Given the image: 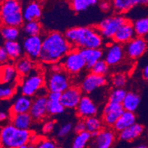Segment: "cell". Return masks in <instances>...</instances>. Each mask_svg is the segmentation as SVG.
<instances>
[{
  "instance_id": "cell-1",
  "label": "cell",
  "mask_w": 148,
  "mask_h": 148,
  "mask_svg": "<svg viewBox=\"0 0 148 148\" xmlns=\"http://www.w3.org/2000/svg\"><path fill=\"white\" fill-rule=\"evenodd\" d=\"M73 49L64 34L52 31L43 38L41 53L39 60L44 64H58Z\"/></svg>"
},
{
  "instance_id": "cell-2",
  "label": "cell",
  "mask_w": 148,
  "mask_h": 148,
  "mask_svg": "<svg viewBox=\"0 0 148 148\" xmlns=\"http://www.w3.org/2000/svg\"><path fill=\"white\" fill-rule=\"evenodd\" d=\"M72 47L78 49H100L103 38L95 27H75L69 28L64 33Z\"/></svg>"
},
{
  "instance_id": "cell-3",
  "label": "cell",
  "mask_w": 148,
  "mask_h": 148,
  "mask_svg": "<svg viewBox=\"0 0 148 148\" xmlns=\"http://www.w3.org/2000/svg\"><path fill=\"white\" fill-rule=\"evenodd\" d=\"M33 134L30 130H20L11 123L0 129V148H19L32 141Z\"/></svg>"
},
{
  "instance_id": "cell-4",
  "label": "cell",
  "mask_w": 148,
  "mask_h": 148,
  "mask_svg": "<svg viewBox=\"0 0 148 148\" xmlns=\"http://www.w3.org/2000/svg\"><path fill=\"white\" fill-rule=\"evenodd\" d=\"M23 8L16 0H6L0 3V22L4 26L18 27L24 25Z\"/></svg>"
},
{
  "instance_id": "cell-5",
  "label": "cell",
  "mask_w": 148,
  "mask_h": 148,
  "mask_svg": "<svg viewBox=\"0 0 148 148\" xmlns=\"http://www.w3.org/2000/svg\"><path fill=\"white\" fill-rule=\"evenodd\" d=\"M63 70L69 75H77L82 72L86 64L80 50L73 48L60 62Z\"/></svg>"
},
{
  "instance_id": "cell-6",
  "label": "cell",
  "mask_w": 148,
  "mask_h": 148,
  "mask_svg": "<svg viewBox=\"0 0 148 148\" xmlns=\"http://www.w3.org/2000/svg\"><path fill=\"white\" fill-rule=\"evenodd\" d=\"M46 80L44 75L34 72L29 76L24 77L20 85V91L22 95L32 97L37 96L42 88H44Z\"/></svg>"
},
{
  "instance_id": "cell-7",
  "label": "cell",
  "mask_w": 148,
  "mask_h": 148,
  "mask_svg": "<svg viewBox=\"0 0 148 148\" xmlns=\"http://www.w3.org/2000/svg\"><path fill=\"white\" fill-rule=\"evenodd\" d=\"M71 86L69 75L65 71L51 72L46 78L45 87L49 92L62 93Z\"/></svg>"
},
{
  "instance_id": "cell-8",
  "label": "cell",
  "mask_w": 148,
  "mask_h": 148,
  "mask_svg": "<svg viewBox=\"0 0 148 148\" xmlns=\"http://www.w3.org/2000/svg\"><path fill=\"white\" fill-rule=\"evenodd\" d=\"M127 21V18L121 15H114L102 20L97 28L103 38L106 39H113L118 29Z\"/></svg>"
},
{
  "instance_id": "cell-9",
  "label": "cell",
  "mask_w": 148,
  "mask_h": 148,
  "mask_svg": "<svg viewBox=\"0 0 148 148\" xmlns=\"http://www.w3.org/2000/svg\"><path fill=\"white\" fill-rule=\"evenodd\" d=\"M43 44V38L41 36H27L22 43L23 51L27 58L32 60L40 58Z\"/></svg>"
},
{
  "instance_id": "cell-10",
  "label": "cell",
  "mask_w": 148,
  "mask_h": 148,
  "mask_svg": "<svg viewBox=\"0 0 148 148\" xmlns=\"http://www.w3.org/2000/svg\"><path fill=\"white\" fill-rule=\"evenodd\" d=\"M83 96V91L80 87L71 86L61 94L60 102L65 109H75L77 108Z\"/></svg>"
},
{
  "instance_id": "cell-11",
  "label": "cell",
  "mask_w": 148,
  "mask_h": 148,
  "mask_svg": "<svg viewBox=\"0 0 148 148\" xmlns=\"http://www.w3.org/2000/svg\"><path fill=\"white\" fill-rule=\"evenodd\" d=\"M125 110L122 104L109 103L105 106L103 112V122L104 125L108 127H114L116 122L123 114Z\"/></svg>"
},
{
  "instance_id": "cell-12",
  "label": "cell",
  "mask_w": 148,
  "mask_h": 148,
  "mask_svg": "<svg viewBox=\"0 0 148 148\" xmlns=\"http://www.w3.org/2000/svg\"><path fill=\"white\" fill-rule=\"evenodd\" d=\"M106 83L107 79L106 76H101L91 72L82 80L80 88L83 93L88 95L97 90L98 88L106 86Z\"/></svg>"
},
{
  "instance_id": "cell-13",
  "label": "cell",
  "mask_w": 148,
  "mask_h": 148,
  "mask_svg": "<svg viewBox=\"0 0 148 148\" xmlns=\"http://www.w3.org/2000/svg\"><path fill=\"white\" fill-rule=\"evenodd\" d=\"M125 55V47L117 43H113L108 46L104 53V60L109 66L118 65L123 60Z\"/></svg>"
},
{
  "instance_id": "cell-14",
  "label": "cell",
  "mask_w": 148,
  "mask_h": 148,
  "mask_svg": "<svg viewBox=\"0 0 148 148\" xmlns=\"http://www.w3.org/2000/svg\"><path fill=\"white\" fill-rule=\"evenodd\" d=\"M147 49V43L142 37L136 36L134 39L125 44V54L131 59H138L142 57Z\"/></svg>"
},
{
  "instance_id": "cell-15",
  "label": "cell",
  "mask_w": 148,
  "mask_h": 148,
  "mask_svg": "<svg viewBox=\"0 0 148 148\" xmlns=\"http://www.w3.org/2000/svg\"><path fill=\"white\" fill-rule=\"evenodd\" d=\"M47 104L48 99L47 96L38 95L33 99L29 114L34 121L44 120L47 116Z\"/></svg>"
},
{
  "instance_id": "cell-16",
  "label": "cell",
  "mask_w": 148,
  "mask_h": 148,
  "mask_svg": "<svg viewBox=\"0 0 148 148\" xmlns=\"http://www.w3.org/2000/svg\"><path fill=\"white\" fill-rule=\"evenodd\" d=\"M77 114L80 118L86 119L91 116H95L98 112V108L91 97L84 95L76 108Z\"/></svg>"
},
{
  "instance_id": "cell-17",
  "label": "cell",
  "mask_w": 148,
  "mask_h": 148,
  "mask_svg": "<svg viewBox=\"0 0 148 148\" xmlns=\"http://www.w3.org/2000/svg\"><path fill=\"white\" fill-rule=\"evenodd\" d=\"M115 138L114 130L109 128L103 129L93 138V148H111Z\"/></svg>"
},
{
  "instance_id": "cell-18",
  "label": "cell",
  "mask_w": 148,
  "mask_h": 148,
  "mask_svg": "<svg viewBox=\"0 0 148 148\" xmlns=\"http://www.w3.org/2000/svg\"><path fill=\"white\" fill-rule=\"evenodd\" d=\"M134 24L127 20L116 32L113 40L115 43L121 44H127L136 37Z\"/></svg>"
},
{
  "instance_id": "cell-19",
  "label": "cell",
  "mask_w": 148,
  "mask_h": 148,
  "mask_svg": "<svg viewBox=\"0 0 148 148\" xmlns=\"http://www.w3.org/2000/svg\"><path fill=\"white\" fill-rule=\"evenodd\" d=\"M33 99L25 95H19L16 98L10 108V115L29 113Z\"/></svg>"
},
{
  "instance_id": "cell-20",
  "label": "cell",
  "mask_w": 148,
  "mask_h": 148,
  "mask_svg": "<svg viewBox=\"0 0 148 148\" xmlns=\"http://www.w3.org/2000/svg\"><path fill=\"white\" fill-rule=\"evenodd\" d=\"M15 65L6 64L0 65V85H12L18 78Z\"/></svg>"
},
{
  "instance_id": "cell-21",
  "label": "cell",
  "mask_w": 148,
  "mask_h": 148,
  "mask_svg": "<svg viewBox=\"0 0 148 148\" xmlns=\"http://www.w3.org/2000/svg\"><path fill=\"white\" fill-rule=\"evenodd\" d=\"M42 6L38 2H28L23 8V17L26 22L38 21L42 16Z\"/></svg>"
},
{
  "instance_id": "cell-22",
  "label": "cell",
  "mask_w": 148,
  "mask_h": 148,
  "mask_svg": "<svg viewBox=\"0 0 148 148\" xmlns=\"http://www.w3.org/2000/svg\"><path fill=\"white\" fill-rule=\"evenodd\" d=\"M144 130L145 128L142 125L136 123L130 127L119 132L118 134V137L119 139L124 141V142H133L142 136Z\"/></svg>"
},
{
  "instance_id": "cell-23",
  "label": "cell",
  "mask_w": 148,
  "mask_h": 148,
  "mask_svg": "<svg viewBox=\"0 0 148 148\" xmlns=\"http://www.w3.org/2000/svg\"><path fill=\"white\" fill-rule=\"evenodd\" d=\"M15 67L18 72V76L26 77L34 72V62L27 56L20 58L15 64Z\"/></svg>"
},
{
  "instance_id": "cell-24",
  "label": "cell",
  "mask_w": 148,
  "mask_h": 148,
  "mask_svg": "<svg viewBox=\"0 0 148 148\" xmlns=\"http://www.w3.org/2000/svg\"><path fill=\"white\" fill-rule=\"evenodd\" d=\"M33 121L29 113L12 115L10 116V123L20 130H29Z\"/></svg>"
},
{
  "instance_id": "cell-25",
  "label": "cell",
  "mask_w": 148,
  "mask_h": 148,
  "mask_svg": "<svg viewBox=\"0 0 148 148\" xmlns=\"http://www.w3.org/2000/svg\"><path fill=\"white\" fill-rule=\"evenodd\" d=\"M80 50L85 59L86 67L90 69L97 62L102 60V58L104 56L103 51L101 49H84Z\"/></svg>"
},
{
  "instance_id": "cell-26",
  "label": "cell",
  "mask_w": 148,
  "mask_h": 148,
  "mask_svg": "<svg viewBox=\"0 0 148 148\" xmlns=\"http://www.w3.org/2000/svg\"><path fill=\"white\" fill-rule=\"evenodd\" d=\"M136 123V116L135 113L125 111L113 127L115 131L119 133Z\"/></svg>"
},
{
  "instance_id": "cell-27",
  "label": "cell",
  "mask_w": 148,
  "mask_h": 148,
  "mask_svg": "<svg viewBox=\"0 0 148 148\" xmlns=\"http://www.w3.org/2000/svg\"><path fill=\"white\" fill-rule=\"evenodd\" d=\"M147 3L148 1L145 0H115L113 2L112 7L116 13H123L129 11L136 5Z\"/></svg>"
},
{
  "instance_id": "cell-28",
  "label": "cell",
  "mask_w": 148,
  "mask_h": 148,
  "mask_svg": "<svg viewBox=\"0 0 148 148\" xmlns=\"http://www.w3.org/2000/svg\"><path fill=\"white\" fill-rule=\"evenodd\" d=\"M141 97L134 91H128L122 103L124 110L125 111L134 113L139 106Z\"/></svg>"
},
{
  "instance_id": "cell-29",
  "label": "cell",
  "mask_w": 148,
  "mask_h": 148,
  "mask_svg": "<svg viewBox=\"0 0 148 148\" xmlns=\"http://www.w3.org/2000/svg\"><path fill=\"white\" fill-rule=\"evenodd\" d=\"M86 127V131L91 134V137L95 138L99 132L103 129V119L97 117L96 116H91L87 119H84Z\"/></svg>"
},
{
  "instance_id": "cell-30",
  "label": "cell",
  "mask_w": 148,
  "mask_h": 148,
  "mask_svg": "<svg viewBox=\"0 0 148 148\" xmlns=\"http://www.w3.org/2000/svg\"><path fill=\"white\" fill-rule=\"evenodd\" d=\"M3 47L8 54L10 60H18L22 56V53L24 52L22 46L17 41H5Z\"/></svg>"
},
{
  "instance_id": "cell-31",
  "label": "cell",
  "mask_w": 148,
  "mask_h": 148,
  "mask_svg": "<svg viewBox=\"0 0 148 148\" xmlns=\"http://www.w3.org/2000/svg\"><path fill=\"white\" fill-rule=\"evenodd\" d=\"M0 34L5 41H16L20 36V29L16 27L2 25L0 27Z\"/></svg>"
},
{
  "instance_id": "cell-32",
  "label": "cell",
  "mask_w": 148,
  "mask_h": 148,
  "mask_svg": "<svg viewBox=\"0 0 148 148\" xmlns=\"http://www.w3.org/2000/svg\"><path fill=\"white\" fill-rule=\"evenodd\" d=\"M22 29L27 36H41L43 28L38 21H32L25 22L23 25Z\"/></svg>"
},
{
  "instance_id": "cell-33",
  "label": "cell",
  "mask_w": 148,
  "mask_h": 148,
  "mask_svg": "<svg viewBox=\"0 0 148 148\" xmlns=\"http://www.w3.org/2000/svg\"><path fill=\"white\" fill-rule=\"evenodd\" d=\"M97 3V0H73L70 2V7L74 11L80 13L95 6Z\"/></svg>"
},
{
  "instance_id": "cell-34",
  "label": "cell",
  "mask_w": 148,
  "mask_h": 148,
  "mask_svg": "<svg viewBox=\"0 0 148 148\" xmlns=\"http://www.w3.org/2000/svg\"><path fill=\"white\" fill-rule=\"evenodd\" d=\"M91 138V134L88 131L76 134L71 148H86Z\"/></svg>"
},
{
  "instance_id": "cell-35",
  "label": "cell",
  "mask_w": 148,
  "mask_h": 148,
  "mask_svg": "<svg viewBox=\"0 0 148 148\" xmlns=\"http://www.w3.org/2000/svg\"><path fill=\"white\" fill-rule=\"evenodd\" d=\"M133 24L137 36L144 38L148 34V16L138 18Z\"/></svg>"
},
{
  "instance_id": "cell-36",
  "label": "cell",
  "mask_w": 148,
  "mask_h": 148,
  "mask_svg": "<svg viewBox=\"0 0 148 148\" xmlns=\"http://www.w3.org/2000/svg\"><path fill=\"white\" fill-rule=\"evenodd\" d=\"M127 92L125 88H114L110 92V95L108 97V102L109 103L122 104L126 95H127Z\"/></svg>"
},
{
  "instance_id": "cell-37",
  "label": "cell",
  "mask_w": 148,
  "mask_h": 148,
  "mask_svg": "<svg viewBox=\"0 0 148 148\" xmlns=\"http://www.w3.org/2000/svg\"><path fill=\"white\" fill-rule=\"evenodd\" d=\"M65 111V108L60 101H49L47 104V112L49 115L55 116L61 114Z\"/></svg>"
},
{
  "instance_id": "cell-38",
  "label": "cell",
  "mask_w": 148,
  "mask_h": 148,
  "mask_svg": "<svg viewBox=\"0 0 148 148\" xmlns=\"http://www.w3.org/2000/svg\"><path fill=\"white\" fill-rule=\"evenodd\" d=\"M109 66L106 62V60L102 59L97 62L95 65L93 66L91 69V73L96 74V75H101V76H105L106 74L108 72Z\"/></svg>"
},
{
  "instance_id": "cell-39",
  "label": "cell",
  "mask_w": 148,
  "mask_h": 148,
  "mask_svg": "<svg viewBox=\"0 0 148 148\" xmlns=\"http://www.w3.org/2000/svg\"><path fill=\"white\" fill-rule=\"evenodd\" d=\"M15 93L16 88L13 85H0V100L10 99Z\"/></svg>"
},
{
  "instance_id": "cell-40",
  "label": "cell",
  "mask_w": 148,
  "mask_h": 148,
  "mask_svg": "<svg viewBox=\"0 0 148 148\" xmlns=\"http://www.w3.org/2000/svg\"><path fill=\"white\" fill-rule=\"evenodd\" d=\"M127 77L123 73L114 74L111 77V83L114 88H124L127 83Z\"/></svg>"
},
{
  "instance_id": "cell-41",
  "label": "cell",
  "mask_w": 148,
  "mask_h": 148,
  "mask_svg": "<svg viewBox=\"0 0 148 148\" xmlns=\"http://www.w3.org/2000/svg\"><path fill=\"white\" fill-rule=\"evenodd\" d=\"M57 145L53 139L44 138L38 140L36 144V148H56Z\"/></svg>"
},
{
  "instance_id": "cell-42",
  "label": "cell",
  "mask_w": 148,
  "mask_h": 148,
  "mask_svg": "<svg viewBox=\"0 0 148 148\" xmlns=\"http://www.w3.org/2000/svg\"><path fill=\"white\" fill-rule=\"evenodd\" d=\"M74 129L73 125L71 122H67L60 126V128L58 130V137L60 138H65L69 135Z\"/></svg>"
},
{
  "instance_id": "cell-43",
  "label": "cell",
  "mask_w": 148,
  "mask_h": 148,
  "mask_svg": "<svg viewBox=\"0 0 148 148\" xmlns=\"http://www.w3.org/2000/svg\"><path fill=\"white\" fill-rule=\"evenodd\" d=\"M56 127V122L55 121L49 119V120L45 121L42 125V132L44 134H49L52 133Z\"/></svg>"
},
{
  "instance_id": "cell-44",
  "label": "cell",
  "mask_w": 148,
  "mask_h": 148,
  "mask_svg": "<svg viewBox=\"0 0 148 148\" xmlns=\"http://www.w3.org/2000/svg\"><path fill=\"white\" fill-rule=\"evenodd\" d=\"M10 60L8 54L4 47H0V65L8 64Z\"/></svg>"
},
{
  "instance_id": "cell-45",
  "label": "cell",
  "mask_w": 148,
  "mask_h": 148,
  "mask_svg": "<svg viewBox=\"0 0 148 148\" xmlns=\"http://www.w3.org/2000/svg\"><path fill=\"white\" fill-rule=\"evenodd\" d=\"M74 130H75V132L77 134L86 131V127L84 119L79 120L78 122L75 124V127H74Z\"/></svg>"
},
{
  "instance_id": "cell-46",
  "label": "cell",
  "mask_w": 148,
  "mask_h": 148,
  "mask_svg": "<svg viewBox=\"0 0 148 148\" xmlns=\"http://www.w3.org/2000/svg\"><path fill=\"white\" fill-rule=\"evenodd\" d=\"M47 97L49 101H60L61 94L57 92H48Z\"/></svg>"
},
{
  "instance_id": "cell-47",
  "label": "cell",
  "mask_w": 148,
  "mask_h": 148,
  "mask_svg": "<svg viewBox=\"0 0 148 148\" xmlns=\"http://www.w3.org/2000/svg\"><path fill=\"white\" fill-rule=\"evenodd\" d=\"M99 8L101 10H103L104 12H108V10H111V7H112V4L110 3L109 2H106V1H103L99 3Z\"/></svg>"
},
{
  "instance_id": "cell-48",
  "label": "cell",
  "mask_w": 148,
  "mask_h": 148,
  "mask_svg": "<svg viewBox=\"0 0 148 148\" xmlns=\"http://www.w3.org/2000/svg\"><path fill=\"white\" fill-rule=\"evenodd\" d=\"M9 116L6 112L4 111H0V123L1 122H4L8 119Z\"/></svg>"
},
{
  "instance_id": "cell-49",
  "label": "cell",
  "mask_w": 148,
  "mask_h": 148,
  "mask_svg": "<svg viewBox=\"0 0 148 148\" xmlns=\"http://www.w3.org/2000/svg\"><path fill=\"white\" fill-rule=\"evenodd\" d=\"M142 77L145 80L148 81V64L145 66L142 70Z\"/></svg>"
},
{
  "instance_id": "cell-50",
  "label": "cell",
  "mask_w": 148,
  "mask_h": 148,
  "mask_svg": "<svg viewBox=\"0 0 148 148\" xmlns=\"http://www.w3.org/2000/svg\"><path fill=\"white\" fill-rule=\"evenodd\" d=\"M19 148H36V145L34 143L29 142V143H27L26 145L20 147Z\"/></svg>"
},
{
  "instance_id": "cell-51",
  "label": "cell",
  "mask_w": 148,
  "mask_h": 148,
  "mask_svg": "<svg viewBox=\"0 0 148 148\" xmlns=\"http://www.w3.org/2000/svg\"><path fill=\"white\" fill-rule=\"evenodd\" d=\"M134 148H148V147L146 145H137L136 147H135Z\"/></svg>"
},
{
  "instance_id": "cell-52",
  "label": "cell",
  "mask_w": 148,
  "mask_h": 148,
  "mask_svg": "<svg viewBox=\"0 0 148 148\" xmlns=\"http://www.w3.org/2000/svg\"><path fill=\"white\" fill-rule=\"evenodd\" d=\"M56 148H64V147H57Z\"/></svg>"
},
{
  "instance_id": "cell-53",
  "label": "cell",
  "mask_w": 148,
  "mask_h": 148,
  "mask_svg": "<svg viewBox=\"0 0 148 148\" xmlns=\"http://www.w3.org/2000/svg\"><path fill=\"white\" fill-rule=\"evenodd\" d=\"M147 136H148V130H147Z\"/></svg>"
}]
</instances>
